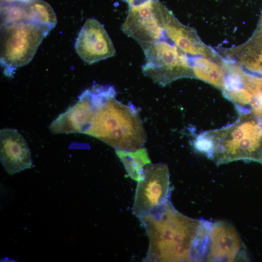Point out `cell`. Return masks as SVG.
Masks as SVG:
<instances>
[{"label":"cell","mask_w":262,"mask_h":262,"mask_svg":"<svg viewBox=\"0 0 262 262\" xmlns=\"http://www.w3.org/2000/svg\"><path fill=\"white\" fill-rule=\"evenodd\" d=\"M164 37L141 47L146 58L144 74L165 86L179 78L194 76L188 58Z\"/></svg>","instance_id":"5b68a950"},{"label":"cell","mask_w":262,"mask_h":262,"mask_svg":"<svg viewBox=\"0 0 262 262\" xmlns=\"http://www.w3.org/2000/svg\"><path fill=\"white\" fill-rule=\"evenodd\" d=\"M52 29L30 21L0 25V60L4 74L12 77L17 68L28 64Z\"/></svg>","instance_id":"277c9868"},{"label":"cell","mask_w":262,"mask_h":262,"mask_svg":"<svg viewBox=\"0 0 262 262\" xmlns=\"http://www.w3.org/2000/svg\"><path fill=\"white\" fill-rule=\"evenodd\" d=\"M246 248L234 227L224 221L209 222L205 261H248Z\"/></svg>","instance_id":"ba28073f"},{"label":"cell","mask_w":262,"mask_h":262,"mask_svg":"<svg viewBox=\"0 0 262 262\" xmlns=\"http://www.w3.org/2000/svg\"><path fill=\"white\" fill-rule=\"evenodd\" d=\"M163 26L166 36L180 50L192 55H206L205 48L193 32L178 21L168 9L164 16Z\"/></svg>","instance_id":"8fae6325"},{"label":"cell","mask_w":262,"mask_h":262,"mask_svg":"<svg viewBox=\"0 0 262 262\" xmlns=\"http://www.w3.org/2000/svg\"><path fill=\"white\" fill-rule=\"evenodd\" d=\"M242 86L256 99L262 110V77L253 76L238 70Z\"/></svg>","instance_id":"5bb4252c"},{"label":"cell","mask_w":262,"mask_h":262,"mask_svg":"<svg viewBox=\"0 0 262 262\" xmlns=\"http://www.w3.org/2000/svg\"><path fill=\"white\" fill-rule=\"evenodd\" d=\"M138 218L149 242L144 261H205L209 221L183 215L169 200Z\"/></svg>","instance_id":"6da1fadb"},{"label":"cell","mask_w":262,"mask_h":262,"mask_svg":"<svg viewBox=\"0 0 262 262\" xmlns=\"http://www.w3.org/2000/svg\"><path fill=\"white\" fill-rule=\"evenodd\" d=\"M31 0H1L2 5L19 2H27Z\"/></svg>","instance_id":"2e32d148"},{"label":"cell","mask_w":262,"mask_h":262,"mask_svg":"<svg viewBox=\"0 0 262 262\" xmlns=\"http://www.w3.org/2000/svg\"><path fill=\"white\" fill-rule=\"evenodd\" d=\"M236 107L239 116L235 121L200 133L193 145L218 165L238 160L262 164V117Z\"/></svg>","instance_id":"7a4b0ae2"},{"label":"cell","mask_w":262,"mask_h":262,"mask_svg":"<svg viewBox=\"0 0 262 262\" xmlns=\"http://www.w3.org/2000/svg\"><path fill=\"white\" fill-rule=\"evenodd\" d=\"M169 172L164 164H148L144 178L138 182L132 212L137 217L147 215L169 200Z\"/></svg>","instance_id":"52a82bcc"},{"label":"cell","mask_w":262,"mask_h":262,"mask_svg":"<svg viewBox=\"0 0 262 262\" xmlns=\"http://www.w3.org/2000/svg\"><path fill=\"white\" fill-rule=\"evenodd\" d=\"M192 63L194 76L218 88L224 89L226 76L218 65L211 60L200 57L194 58Z\"/></svg>","instance_id":"4fadbf2b"},{"label":"cell","mask_w":262,"mask_h":262,"mask_svg":"<svg viewBox=\"0 0 262 262\" xmlns=\"http://www.w3.org/2000/svg\"><path fill=\"white\" fill-rule=\"evenodd\" d=\"M0 162L6 172L13 175L33 167L31 151L17 130L3 128L0 131Z\"/></svg>","instance_id":"30bf717a"},{"label":"cell","mask_w":262,"mask_h":262,"mask_svg":"<svg viewBox=\"0 0 262 262\" xmlns=\"http://www.w3.org/2000/svg\"><path fill=\"white\" fill-rule=\"evenodd\" d=\"M127 172V177L139 181L144 177L145 167L151 163L147 149L141 147L133 150L115 149Z\"/></svg>","instance_id":"7c38bea8"},{"label":"cell","mask_w":262,"mask_h":262,"mask_svg":"<svg viewBox=\"0 0 262 262\" xmlns=\"http://www.w3.org/2000/svg\"><path fill=\"white\" fill-rule=\"evenodd\" d=\"M116 94L101 97L82 133L101 140L115 148L133 150L142 147L146 134L138 111L132 104L115 98Z\"/></svg>","instance_id":"3957f363"},{"label":"cell","mask_w":262,"mask_h":262,"mask_svg":"<svg viewBox=\"0 0 262 262\" xmlns=\"http://www.w3.org/2000/svg\"><path fill=\"white\" fill-rule=\"evenodd\" d=\"M75 49L79 56L89 65L115 55L113 43L103 25L94 18L87 19L81 28Z\"/></svg>","instance_id":"9c48e42d"},{"label":"cell","mask_w":262,"mask_h":262,"mask_svg":"<svg viewBox=\"0 0 262 262\" xmlns=\"http://www.w3.org/2000/svg\"><path fill=\"white\" fill-rule=\"evenodd\" d=\"M129 4V6H137L143 4L148 0H125Z\"/></svg>","instance_id":"9a60e30c"},{"label":"cell","mask_w":262,"mask_h":262,"mask_svg":"<svg viewBox=\"0 0 262 262\" xmlns=\"http://www.w3.org/2000/svg\"><path fill=\"white\" fill-rule=\"evenodd\" d=\"M167 8L159 0H148L137 6H129L121 26L123 32L142 47L164 35L163 20Z\"/></svg>","instance_id":"8992f818"}]
</instances>
